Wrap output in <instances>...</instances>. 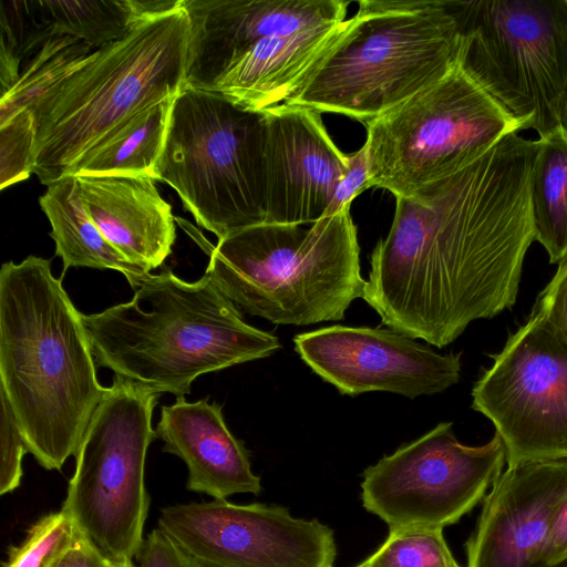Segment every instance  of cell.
I'll return each instance as SVG.
<instances>
[{
	"label": "cell",
	"mask_w": 567,
	"mask_h": 567,
	"mask_svg": "<svg viewBox=\"0 0 567 567\" xmlns=\"http://www.w3.org/2000/svg\"><path fill=\"white\" fill-rule=\"evenodd\" d=\"M51 37L70 35L100 49L126 37L144 20L173 10L182 0L34 1Z\"/></svg>",
	"instance_id": "obj_22"
},
{
	"label": "cell",
	"mask_w": 567,
	"mask_h": 567,
	"mask_svg": "<svg viewBox=\"0 0 567 567\" xmlns=\"http://www.w3.org/2000/svg\"><path fill=\"white\" fill-rule=\"evenodd\" d=\"M547 567H567V557H565L564 559H561L560 561L558 563H555L553 565H549Z\"/></svg>",
	"instance_id": "obj_38"
},
{
	"label": "cell",
	"mask_w": 567,
	"mask_h": 567,
	"mask_svg": "<svg viewBox=\"0 0 567 567\" xmlns=\"http://www.w3.org/2000/svg\"><path fill=\"white\" fill-rule=\"evenodd\" d=\"M175 97L151 105L115 128L86 153L69 175L153 176L165 145Z\"/></svg>",
	"instance_id": "obj_23"
},
{
	"label": "cell",
	"mask_w": 567,
	"mask_h": 567,
	"mask_svg": "<svg viewBox=\"0 0 567 567\" xmlns=\"http://www.w3.org/2000/svg\"><path fill=\"white\" fill-rule=\"evenodd\" d=\"M37 128L25 110L0 125V188L12 186L33 174Z\"/></svg>",
	"instance_id": "obj_29"
},
{
	"label": "cell",
	"mask_w": 567,
	"mask_h": 567,
	"mask_svg": "<svg viewBox=\"0 0 567 567\" xmlns=\"http://www.w3.org/2000/svg\"><path fill=\"white\" fill-rule=\"evenodd\" d=\"M0 494L4 495L20 486L22 458L29 450L8 399L2 392H0Z\"/></svg>",
	"instance_id": "obj_30"
},
{
	"label": "cell",
	"mask_w": 567,
	"mask_h": 567,
	"mask_svg": "<svg viewBox=\"0 0 567 567\" xmlns=\"http://www.w3.org/2000/svg\"><path fill=\"white\" fill-rule=\"evenodd\" d=\"M560 125L567 131V85L560 104Z\"/></svg>",
	"instance_id": "obj_36"
},
{
	"label": "cell",
	"mask_w": 567,
	"mask_h": 567,
	"mask_svg": "<svg viewBox=\"0 0 567 567\" xmlns=\"http://www.w3.org/2000/svg\"><path fill=\"white\" fill-rule=\"evenodd\" d=\"M1 96L17 83L22 64L52 38L34 1H1Z\"/></svg>",
	"instance_id": "obj_26"
},
{
	"label": "cell",
	"mask_w": 567,
	"mask_h": 567,
	"mask_svg": "<svg viewBox=\"0 0 567 567\" xmlns=\"http://www.w3.org/2000/svg\"><path fill=\"white\" fill-rule=\"evenodd\" d=\"M157 394L114 378L75 453L62 505L78 530L110 561L133 560L143 544L150 496L146 452Z\"/></svg>",
	"instance_id": "obj_10"
},
{
	"label": "cell",
	"mask_w": 567,
	"mask_h": 567,
	"mask_svg": "<svg viewBox=\"0 0 567 567\" xmlns=\"http://www.w3.org/2000/svg\"><path fill=\"white\" fill-rule=\"evenodd\" d=\"M158 528L202 567H333V530L280 505L227 499L161 508Z\"/></svg>",
	"instance_id": "obj_13"
},
{
	"label": "cell",
	"mask_w": 567,
	"mask_h": 567,
	"mask_svg": "<svg viewBox=\"0 0 567 567\" xmlns=\"http://www.w3.org/2000/svg\"><path fill=\"white\" fill-rule=\"evenodd\" d=\"M342 23V22H341ZM341 23L267 37L234 62L208 91L257 111L286 102Z\"/></svg>",
	"instance_id": "obj_20"
},
{
	"label": "cell",
	"mask_w": 567,
	"mask_h": 567,
	"mask_svg": "<svg viewBox=\"0 0 567 567\" xmlns=\"http://www.w3.org/2000/svg\"><path fill=\"white\" fill-rule=\"evenodd\" d=\"M567 557V496L558 504L551 517L543 553L545 567Z\"/></svg>",
	"instance_id": "obj_34"
},
{
	"label": "cell",
	"mask_w": 567,
	"mask_h": 567,
	"mask_svg": "<svg viewBox=\"0 0 567 567\" xmlns=\"http://www.w3.org/2000/svg\"><path fill=\"white\" fill-rule=\"evenodd\" d=\"M301 360L341 394L391 392L414 399L460 381L462 353L441 354L391 329L330 326L297 334Z\"/></svg>",
	"instance_id": "obj_14"
},
{
	"label": "cell",
	"mask_w": 567,
	"mask_h": 567,
	"mask_svg": "<svg viewBox=\"0 0 567 567\" xmlns=\"http://www.w3.org/2000/svg\"><path fill=\"white\" fill-rule=\"evenodd\" d=\"M538 140L512 132L460 171L396 198L362 299L389 329L443 348L511 309L535 228Z\"/></svg>",
	"instance_id": "obj_1"
},
{
	"label": "cell",
	"mask_w": 567,
	"mask_h": 567,
	"mask_svg": "<svg viewBox=\"0 0 567 567\" xmlns=\"http://www.w3.org/2000/svg\"><path fill=\"white\" fill-rule=\"evenodd\" d=\"M89 43L70 35L48 39L22 64L14 86L0 96V125L34 105L65 76L74 71L93 50Z\"/></svg>",
	"instance_id": "obj_25"
},
{
	"label": "cell",
	"mask_w": 567,
	"mask_h": 567,
	"mask_svg": "<svg viewBox=\"0 0 567 567\" xmlns=\"http://www.w3.org/2000/svg\"><path fill=\"white\" fill-rule=\"evenodd\" d=\"M505 462L496 433L489 442L470 446L458 442L453 423L441 422L364 470L362 505L390 530L444 529L485 497Z\"/></svg>",
	"instance_id": "obj_11"
},
{
	"label": "cell",
	"mask_w": 567,
	"mask_h": 567,
	"mask_svg": "<svg viewBox=\"0 0 567 567\" xmlns=\"http://www.w3.org/2000/svg\"><path fill=\"white\" fill-rule=\"evenodd\" d=\"M39 204L51 225L50 236L64 272L70 267L112 269L121 272L134 290L152 276L105 239L80 197L76 176L66 175L47 185Z\"/></svg>",
	"instance_id": "obj_21"
},
{
	"label": "cell",
	"mask_w": 567,
	"mask_h": 567,
	"mask_svg": "<svg viewBox=\"0 0 567 567\" xmlns=\"http://www.w3.org/2000/svg\"><path fill=\"white\" fill-rule=\"evenodd\" d=\"M491 357L472 408L492 421L507 465L567 460V338L529 315Z\"/></svg>",
	"instance_id": "obj_12"
},
{
	"label": "cell",
	"mask_w": 567,
	"mask_h": 567,
	"mask_svg": "<svg viewBox=\"0 0 567 567\" xmlns=\"http://www.w3.org/2000/svg\"><path fill=\"white\" fill-rule=\"evenodd\" d=\"M205 275L237 307L275 324L339 321L362 298L357 227L347 208L311 224L262 223L228 234Z\"/></svg>",
	"instance_id": "obj_6"
},
{
	"label": "cell",
	"mask_w": 567,
	"mask_h": 567,
	"mask_svg": "<svg viewBox=\"0 0 567 567\" xmlns=\"http://www.w3.org/2000/svg\"><path fill=\"white\" fill-rule=\"evenodd\" d=\"M567 496V460L507 465L465 544L467 567H545L551 517Z\"/></svg>",
	"instance_id": "obj_16"
},
{
	"label": "cell",
	"mask_w": 567,
	"mask_h": 567,
	"mask_svg": "<svg viewBox=\"0 0 567 567\" xmlns=\"http://www.w3.org/2000/svg\"><path fill=\"white\" fill-rule=\"evenodd\" d=\"M457 64L522 130L560 126L567 85V0H445Z\"/></svg>",
	"instance_id": "obj_8"
},
{
	"label": "cell",
	"mask_w": 567,
	"mask_h": 567,
	"mask_svg": "<svg viewBox=\"0 0 567 567\" xmlns=\"http://www.w3.org/2000/svg\"><path fill=\"white\" fill-rule=\"evenodd\" d=\"M538 142L530 177L535 240L559 264L567 258V131L560 125Z\"/></svg>",
	"instance_id": "obj_24"
},
{
	"label": "cell",
	"mask_w": 567,
	"mask_h": 567,
	"mask_svg": "<svg viewBox=\"0 0 567 567\" xmlns=\"http://www.w3.org/2000/svg\"><path fill=\"white\" fill-rule=\"evenodd\" d=\"M371 187L370 162L365 143L349 155V165L339 181L324 217L350 208L352 200Z\"/></svg>",
	"instance_id": "obj_32"
},
{
	"label": "cell",
	"mask_w": 567,
	"mask_h": 567,
	"mask_svg": "<svg viewBox=\"0 0 567 567\" xmlns=\"http://www.w3.org/2000/svg\"><path fill=\"white\" fill-rule=\"evenodd\" d=\"M80 197L105 239L147 271L171 255L176 238L172 206L151 174L80 175Z\"/></svg>",
	"instance_id": "obj_19"
},
{
	"label": "cell",
	"mask_w": 567,
	"mask_h": 567,
	"mask_svg": "<svg viewBox=\"0 0 567 567\" xmlns=\"http://www.w3.org/2000/svg\"><path fill=\"white\" fill-rule=\"evenodd\" d=\"M109 564L110 560L79 532L73 545L54 567H109Z\"/></svg>",
	"instance_id": "obj_35"
},
{
	"label": "cell",
	"mask_w": 567,
	"mask_h": 567,
	"mask_svg": "<svg viewBox=\"0 0 567 567\" xmlns=\"http://www.w3.org/2000/svg\"><path fill=\"white\" fill-rule=\"evenodd\" d=\"M135 558L136 567H202L158 527L146 535Z\"/></svg>",
	"instance_id": "obj_31"
},
{
	"label": "cell",
	"mask_w": 567,
	"mask_h": 567,
	"mask_svg": "<svg viewBox=\"0 0 567 567\" xmlns=\"http://www.w3.org/2000/svg\"><path fill=\"white\" fill-rule=\"evenodd\" d=\"M266 111L184 85L153 177L168 184L198 226L218 239L266 221Z\"/></svg>",
	"instance_id": "obj_7"
},
{
	"label": "cell",
	"mask_w": 567,
	"mask_h": 567,
	"mask_svg": "<svg viewBox=\"0 0 567 567\" xmlns=\"http://www.w3.org/2000/svg\"><path fill=\"white\" fill-rule=\"evenodd\" d=\"M79 530L62 508L39 518L23 540L11 548L3 567H54L70 549Z\"/></svg>",
	"instance_id": "obj_28"
},
{
	"label": "cell",
	"mask_w": 567,
	"mask_h": 567,
	"mask_svg": "<svg viewBox=\"0 0 567 567\" xmlns=\"http://www.w3.org/2000/svg\"><path fill=\"white\" fill-rule=\"evenodd\" d=\"M82 318L97 367L157 395L188 394L199 375L281 347L248 324L208 276L188 282L169 269L152 275L128 302Z\"/></svg>",
	"instance_id": "obj_3"
},
{
	"label": "cell",
	"mask_w": 567,
	"mask_h": 567,
	"mask_svg": "<svg viewBox=\"0 0 567 567\" xmlns=\"http://www.w3.org/2000/svg\"><path fill=\"white\" fill-rule=\"evenodd\" d=\"M457 49L445 0H363L282 104L365 124L443 79Z\"/></svg>",
	"instance_id": "obj_5"
},
{
	"label": "cell",
	"mask_w": 567,
	"mask_h": 567,
	"mask_svg": "<svg viewBox=\"0 0 567 567\" xmlns=\"http://www.w3.org/2000/svg\"><path fill=\"white\" fill-rule=\"evenodd\" d=\"M61 279L35 256L0 269V392L29 453L49 471L75 455L107 391L97 381L83 313Z\"/></svg>",
	"instance_id": "obj_2"
},
{
	"label": "cell",
	"mask_w": 567,
	"mask_h": 567,
	"mask_svg": "<svg viewBox=\"0 0 567 567\" xmlns=\"http://www.w3.org/2000/svg\"><path fill=\"white\" fill-rule=\"evenodd\" d=\"M342 0H183L190 21L186 85L210 90L260 40L346 19Z\"/></svg>",
	"instance_id": "obj_17"
},
{
	"label": "cell",
	"mask_w": 567,
	"mask_h": 567,
	"mask_svg": "<svg viewBox=\"0 0 567 567\" xmlns=\"http://www.w3.org/2000/svg\"><path fill=\"white\" fill-rule=\"evenodd\" d=\"M190 21L182 4L95 49L31 110L33 174L45 186L141 111L186 84Z\"/></svg>",
	"instance_id": "obj_4"
},
{
	"label": "cell",
	"mask_w": 567,
	"mask_h": 567,
	"mask_svg": "<svg viewBox=\"0 0 567 567\" xmlns=\"http://www.w3.org/2000/svg\"><path fill=\"white\" fill-rule=\"evenodd\" d=\"M109 567H136L133 560L110 561Z\"/></svg>",
	"instance_id": "obj_37"
},
{
	"label": "cell",
	"mask_w": 567,
	"mask_h": 567,
	"mask_svg": "<svg viewBox=\"0 0 567 567\" xmlns=\"http://www.w3.org/2000/svg\"><path fill=\"white\" fill-rule=\"evenodd\" d=\"M266 114L265 223H315L324 217L349 155L336 146L317 111L280 104Z\"/></svg>",
	"instance_id": "obj_15"
},
{
	"label": "cell",
	"mask_w": 567,
	"mask_h": 567,
	"mask_svg": "<svg viewBox=\"0 0 567 567\" xmlns=\"http://www.w3.org/2000/svg\"><path fill=\"white\" fill-rule=\"evenodd\" d=\"M530 315L547 320L567 338V258L558 264L557 271L538 295Z\"/></svg>",
	"instance_id": "obj_33"
},
{
	"label": "cell",
	"mask_w": 567,
	"mask_h": 567,
	"mask_svg": "<svg viewBox=\"0 0 567 567\" xmlns=\"http://www.w3.org/2000/svg\"><path fill=\"white\" fill-rule=\"evenodd\" d=\"M354 567H370V566L367 560H363L362 563H360L359 565H357Z\"/></svg>",
	"instance_id": "obj_39"
},
{
	"label": "cell",
	"mask_w": 567,
	"mask_h": 567,
	"mask_svg": "<svg viewBox=\"0 0 567 567\" xmlns=\"http://www.w3.org/2000/svg\"><path fill=\"white\" fill-rule=\"evenodd\" d=\"M370 567H462L451 553L443 529H392L384 543L365 559Z\"/></svg>",
	"instance_id": "obj_27"
},
{
	"label": "cell",
	"mask_w": 567,
	"mask_h": 567,
	"mask_svg": "<svg viewBox=\"0 0 567 567\" xmlns=\"http://www.w3.org/2000/svg\"><path fill=\"white\" fill-rule=\"evenodd\" d=\"M371 187L408 197L522 130L456 63L440 81L368 123Z\"/></svg>",
	"instance_id": "obj_9"
},
{
	"label": "cell",
	"mask_w": 567,
	"mask_h": 567,
	"mask_svg": "<svg viewBox=\"0 0 567 567\" xmlns=\"http://www.w3.org/2000/svg\"><path fill=\"white\" fill-rule=\"evenodd\" d=\"M155 435L164 442V452L186 464L188 491L214 499L262 491L249 452L227 427L220 404L208 399L187 402L179 395L174 404L162 408Z\"/></svg>",
	"instance_id": "obj_18"
}]
</instances>
